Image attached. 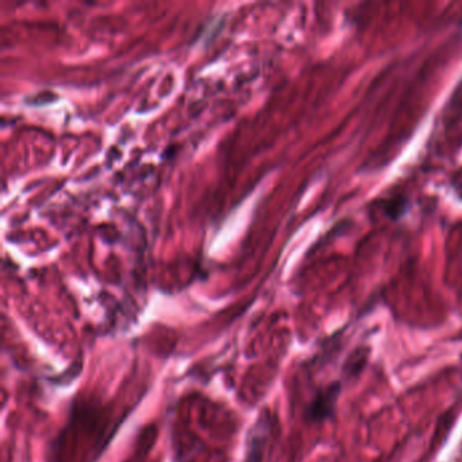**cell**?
Returning a JSON list of instances; mask_svg holds the SVG:
<instances>
[{
  "label": "cell",
  "mask_w": 462,
  "mask_h": 462,
  "mask_svg": "<svg viewBox=\"0 0 462 462\" xmlns=\"http://www.w3.org/2000/svg\"><path fill=\"white\" fill-rule=\"evenodd\" d=\"M338 392H339L338 386H331L329 389L322 393L311 407V416L316 419H322L328 416L331 414V409H334L335 407Z\"/></svg>",
  "instance_id": "1"
}]
</instances>
